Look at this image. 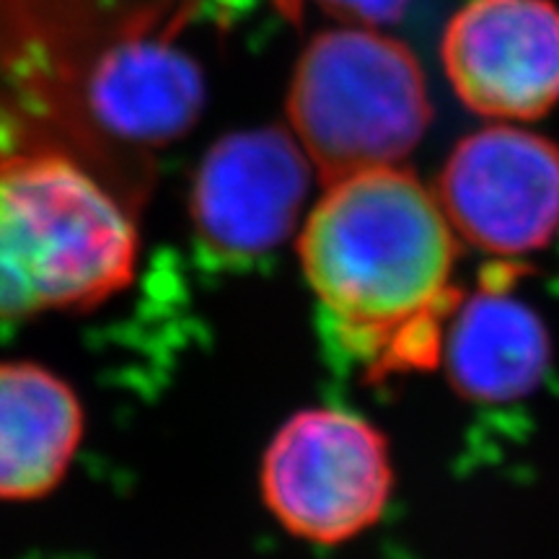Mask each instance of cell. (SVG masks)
Returning <instances> with one entry per match:
<instances>
[{"instance_id": "obj_1", "label": "cell", "mask_w": 559, "mask_h": 559, "mask_svg": "<svg viewBox=\"0 0 559 559\" xmlns=\"http://www.w3.org/2000/svg\"><path fill=\"white\" fill-rule=\"evenodd\" d=\"M456 230L415 174L383 166L326 185L298 260L337 353L370 381L440 366L456 311Z\"/></svg>"}, {"instance_id": "obj_2", "label": "cell", "mask_w": 559, "mask_h": 559, "mask_svg": "<svg viewBox=\"0 0 559 559\" xmlns=\"http://www.w3.org/2000/svg\"><path fill=\"white\" fill-rule=\"evenodd\" d=\"M138 251L128 198L96 166L55 148L0 156V321L107 304Z\"/></svg>"}, {"instance_id": "obj_3", "label": "cell", "mask_w": 559, "mask_h": 559, "mask_svg": "<svg viewBox=\"0 0 559 559\" xmlns=\"http://www.w3.org/2000/svg\"><path fill=\"white\" fill-rule=\"evenodd\" d=\"M430 117L415 55L368 26L321 32L293 73L288 130L324 185L396 166L417 148Z\"/></svg>"}, {"instance_id": "obj_4", "label": "cell", "mask_w": 559, "mask_h": 559, "mask_svg": "<svg viewBox=\"0 0 559 559\" xmlns=\"http://www.w3.org/2000/svg\"><path fill=\"white\" fill-rule=\"evenodd\" d=\"M391 487L386 436L337 407L300 409L285 419L260 466V492L272 519L319 547H337L376 526Z\"/></svg>"}, {"instance_id": "obj_5", "label": "cell", "mask_w": 559, "mask_h": 559, "mask_svg": "<svg viewBox=\"0 0 559 559\" xmlns=\"http://www.w3.org/2000/svg\"><path fill=\"white\" fill-rule=\"evenodd\" d=\"M313 166L288 128L230 132L202 156L190 221L200 251L221 267H247L283 247L309 198Z\"/></svg>"}, {"instance_id": "obj_6", "label": "cell", "mask_w": 559, "mask_h": 559, "mask_svg": "<svg viewBox=\"0 0 559 559\" xmlns=\"http://www.w3.org/2000/svg\"><path fill=\"white\" fill-rule=\"evenodd\" d=\"M438 200L464 241L500 262L539 251L559 230V145L492 124L453 148Z\"/></svg>"}, {"instance_id": "obj_7", "label": "cell", "mask_w": 559, "mask_h": 559, "mask_svg": "<svg viewBox=\"0 0 559 559\" xmlns=\"http://www.w3.org/2000/svg\"><path fill=\"white\" fill-rule=\"evenodd\" d=\"M440 55L456 96L481 117L536 120L559 102V9L549 0H469Z\"/></svg>"}, {"instance_id": "obj_8", "label": "cell", "mask_w": 559, "mask_h": 559, "mask_svg": "<svg viewBox=\"0 0 559 559\" xmlns=\"http://www.w3.org/2000/svg\"><path fill=\"white\" fill-rule=\"evenodd\" d=\"M477 293L461 296L445 326L440 362L453 389L481 404H510L539 389L551 342L539 313L515 296V267L500 262Z\"/></svg>"}, {"instance_id": "obj_9", "label": "cell", "mask_w": 559, "mask_h": 559, "mask_svg": "<svg viewBox=\"0 0 559 559\" xmlns=\"http://www.w3.org/2000/svg\"><path fill=\"white\" fill-rule=\"evenodd\" d=\"M86 102L104 132L151 148L198 122L205 81L198 62L171 41L135 34L102 52L88 73Z\"/></svg>"}, {"instance_id": "obj_10", "label": "cell", "mask_w": 559, "mask_h": 559, "mask_svg": "<svg viewBox=\"0 0 559 559\" xmlns=\"http://www.w3.org/2000/svg\"><path fill=\"white\" fill-rule=\"evenodd\" d=\"M83 432V404L66 379L39 362H0V500H39L58 489Z\"/></svg>"}, {"instance_id": "obj_11", "label": "cell", "mask_w": 559, "mask_h": 559, "mask_svg": "<svg viewBox=\"0 0 559 559\" xmlns=\"http://www.w3.org/2000/svg\"><path fill=\"white\" fill-rule=\"evenodd\" d=\"M285 16H298L304 3L319 5L321 11L332 13L342 21H355V24L368 26V29H376V26L391 24V21L402 19L404 9L409 5V0H272Z\"/></svg>"}, {"instance_id": "obj_12", "label": "cell", "mask_w": 559, "mask_h": 559, "mask_svg": "<svg viewBox=\"0 0 559 559\" xmlns=\"http://www.w3.org/2000/svg\"><path fill=\"white\" fill-rule=\"evenodd\" d=\"M200 3L205 5L215 19L228 21V19L241 16V13H247L257 0H200Z\"/></svg>"}]
</instances>
